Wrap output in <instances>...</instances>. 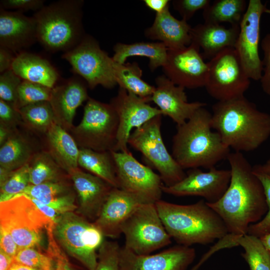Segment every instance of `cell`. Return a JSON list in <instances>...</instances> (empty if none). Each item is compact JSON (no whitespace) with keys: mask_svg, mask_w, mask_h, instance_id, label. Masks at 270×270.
I'll return each mask as SVG.
<instances>
[{"mask_svg":"<svg viewBox=\"0 0 270 270\" xmlns=\"http://www.w3.org/2000/svg\"><path fill=\"white\" fill-rule=\"evenodd\" d=\"M191 26L184 20H178L170 12L169 7L156 14L151 26L144 31L145 36L164 44L168 50L184 48L191 44Z\"/></svg>","mask_w":270,"mask_h":270,"instance_id":"24","label":"cell"},{"mask_svg":"<svg viewBox=\"0 0 270 270\" xmlns=\"http://www.w3.org/2000/svg\"><path fill=\"white\" fill-rule=\"evenodd\" d=\"M55 270H74L72 268L64 254L61 252L56 258Z\"/></svg>","mask_w":270,"mask_h":270,"instance_id":"50","label":"cell"},{"mask_svg":"<svg viewBox=\"0 0 270 270\" xmlns=\"http://www.w3.org/2000/svg\"><path fill=\"white\" fill-rule=\"evenodd\" d=\"M46 134V151L69 176L79 168V148L72 135L56 124Z\"/></svg>","mask_w":270,"mask_h":270,"instance_id":"27","label":"cell"},{"mask_svg":"<svg viewBox=\"0 0 270 270\" xmlns=\"http://www.w3.org/2000/svg\"><path fill=\"white\" fill-rule=\"evenodd\" d=\"M210 0H175L172 1L174 9L188 21L200 10H204L211 3Z\"/></svg>","mask_w":270,"mask_h":270,"instance_id":"43","label":"cell"},{"mask_svg":"<svg viewBox=\"0 0 270 270\" xmlns=\"http://www.w3.org/2000/svg\"><path fill=\"white\" fill-rule=\"evenodd\" d=\"M253 168L270 176V158L264 164L253 166Z\"/></svg>","mask_w":270,"mask_h":270,"instance_id":"53","label":"cell"},{"mask_svg":"<svg viewBox=\"0 0 270 270\" xmlns=\"http://www.w3.org/2000/svg\"><path fill=\"white\" fill-rule=\"evenodd\" d=\"M155 82L151 101L162 115L169 116L177 126L184 123L198 109L206 105L204 102H188L185 88L174 84L164 74L156 77Z\"/></svg>","mask_w":270,"mask_h":270,"instance_id":"19","label":"cell"},{"mask_svg":"<svg viewBox=\"0 0 270 270\" xmlns=\"http://www.w3.org/2000/svg\"><path fill=\"white\" fill-rule=\"evenodd\" d=\"M122 234L125 238L124 246L138 254H150L172 242L155 203L138 206L123 224Z\"/></svg>","mask_w":270,"mask_h":270,"instance_id":"10","label":"cell"},{"mask_svg":"<svg viewBox=\"0 0 270 270\" xmlns=\"http://www.w3.org/2000/svg\"><path fill=\"white\" fill-rule=\"evenodd\" d=\"M196 256L194 248L176 245L151 254H138L120 247V270H186Z\"/></svg>","mask_w":270,"mask_h":270,"instance_id":"18","label":"cell"},{"mask_svg":"<svg viewBox=\"0 0 270 270\" xmlns=\"http://www.w3.org/2000/svg\"><path fill=\"white\" fill-rule=\"evenodd\" d=\"M120 248L116 242L104 240L98 250L96 270H120Z\"/></svg>","mask_w":270,"mask_h":270,"instance_id":"40","label":"cell"},{"mask_svg":"<svg viewBox=\"0 0 270 270\" xmlns=\"http://www.w3.org/2000/svg\"><path fill=\"white\" fill-rule=\"evenodd\" d=\"M240 26L226 28L220 24L204 22L192 28V44L202 49L204 58L210 60L226 48H234L238 37Z\"/></svg>","mask_w":270,"mask_h":270,"instance_id":"25","label":"cell"},{"mask_svg":"<svg viewBox=\"0 0 270 270\" xmlns=\"http://www.w3.org/2000/svg\"><path fill=\"white\" fill-rule=\"evenodd\" d=\"M207 258H208V256L206 254L204 255V256H203L200 259V261L196 265L192 267L190 270H198L202 263L206 261Z\"/></svg>","mask_w":270,"mask_h":270,"instance_id":"57","label":"cell"},{"mask_svg":"<svg viewBox=\"0 0 270 270\" xmlns=\"http://www.w3.org/2000/svg\"><path fill=\"white\" fill-rule=\"evenodd\" d=\"M245 0H216L204 10V22L220 24L229 23L231 26H240L246 10Z\"/></svg>","mask_w":270,"mask_h":270,"instance_id":"32","label":"cell"},{"mask_svg":"<svg viewBox=\"0 0 270 270\" xmlns=\"http://www.w3.org/2000/svg\"><path fill=\"white\" fill-rule=\"evenodd\" d=\"M200 50L192 43L181 49H168L166 62L162 67L164 75L174 84L184 88L204 87L208 65Z\"/></svg>","mask_w":270,"mask_h":270,"instance_id":"17","label":"cell"},{"mask_svg":"<svg viewBox=\"0 0 270 270\" xmlns=\"http://www.w3.org/2000/svg\"><path fill=\"white\" fill-rule=\"evenodd\" d=\"M211 124L223 142L236 152L253 151L270 136V114L244 96L215 103Z\"/></svg>","mask_w":270,"mask_h":270,"instance_id":"2","label":"cell"},{"mask_svg":"<svg viewBox=\"0 0 270 270\" xmlns=\"http://www.w3.org/2000/svg\"><path fill=\"white\" fill-rule=\"evenodd\" d=\"M146 203L134 195L114 188L93 222L104 236L118 238L122 234L125 221L138 206Z\"/></svg>","mask_w":270,"mask_h":270,"instance_id":"21","label":"cell"},{"mask_svg":"<svg viewBox=\"0 0 270 270\" xmlns=\"http://www.w3.org/2000/svg\"><path fill=\"white\" fill-rule=\"evenodd\" d=\"M22 122L18 110L11 104L0 99V124L16 129Z\"/></svg>","mask_w":270,"mask_h":270,"instance_id":"44","label":"cell"},{"mask_svg":"<svg viewBox=\"0 0 270 270\" xmlns=\"http://www.w3.org/2000/svg\"><path fill=\"white\" fill-rule=\"evenodd\" d=\"M227 160L231 173L229 186L220 200L206 202L222 219L228 234L240 236L264 217L268 207L262 184L242 153L230 152Z\"/></svg>","mask_w":270,"mask_h":270,"instance_id":"1","label":"cell"},{"mask_svg":"<svg viewBox=\"0 0 270 270\" xmlns=\"http://www.w3.org/2000/svg\"><path fill=\"white\" fill-rule=\"evenodd\" d=\"M230 170L212 168L208 172L192 168L184 178L169 186L163 185V192L176 196H197L208 203L220 200L226 190L230 180Z\"/></svg>","mask_w":270,"mask_h":270,"instance_id":"16","label":"cell"},{"mask_svg":"<svg viewBox=\"0 0 270 270\" xmlns=\"http://www.w3.org/2000/svg\"><path fill=\"white\" fill-rule=\"evenodd\" d=\"M18 110L22 123L33 131L46 134L54 124H56L48 101L30 104Z\"/></svg>","mask_w":270,"mask_h":270,"instance_id":"34","label":"cell"},{"mask_svg":"<svg viewBox=\"0 0 270 270\" xmlns=\"http://www.w3.org/2000/svg\"><path fill=\"white\" fill-rule=\"evenodd\" d=\"M150 102V99L140 98L119 88L117 95L110 103L118 118L117 142L114 151H128V140L132 130L153 118L162 114L158 108L148 104Z\"/></svg>","mask_w":270,"mask_h":270,"instance_id":"15","label":"cell"},{"mask_svg":"<svg viewBox=\"0 0 270 270\" xmlns=\"http://www.w3.org/2000/svg\"><path fill=\"white\" fill-rule=\"evenodd\" d=\"M30 184L66 180L68 174L46 150L38 152L29 162Z\"/></svg>","mask_w":270,"mask_h":270,"instance_id":"33","label":"cell"},{"mask_svg":"<svg viewBox=\"0 0 270 270\" xmlns=\"http://www.w3.org/2000/svg\"><path fill=\"white\" fill-rule=\"evenodd\" d=\"M155 204L167 232L179 245L208 244L228 234L222 219L204 200L186 205L160 200Z\"/></svg>","mask_w":270,"mask_h":270,"instance_id":"4","label":"cell"},{"mask_svg":"<svg viewBox=\"0 0 270 270\" xmlns=\"http://www.w3.org/2000/svg\"><path fill=\"white\" fill-rule=\"evenodd\" d=\"M113 60L120 64L125 63L132 56H144L149 59L148 66L151 71L164 66L168 48L160 42H136L131 44L118 42L114 47Z\"/></svg>","mask_w":270,"mask_h":270,"instance_id":"28","label":"cell"},{"mask_svg":"<svg viewBox=\"0 0 270 270\" xmlns=\"http://www.w3.org/2000/svg\"><path fill=\"white\" fill-rule=\"evenodd\" d=\"M261 48L264 54L262 60L264 74L260 80L263 91L270 96V33L262 38Z\"/></svg>","mask_w":270,"mask_h":270,"instance_id":"45","label":"cell"},{"mask_svg":"<svg viewBox=\"0 0 270 270\" xmlns=\"http://www.w3.org/2000/svg\"><path fill=\"white\" fill-rule=\"evenodd\" d=\"M142 70L136 62L114 63V76L119 88L140 98L151 100L156 86L142 78Z\"/></svg>","mask_w":270,"mask_h":270,"instance_id":"31","label":"cell"},{"mask_svg":"<svg viewBox=\"0 0 270 270\" xmlns=\"http://www.w3.org/2000/svg\"><path fill=\"white\" fill-rule=\"evenodd\" d=\"M78 164L79 166L114 188H118L116 164L112 151L98 152L79 148Z\"/></svg>","mask_w":270,"mask_h":270,"instance_id":"30","label":"cell"},{"mask_svg":"<svg viewBox=\"0 0 270 270\" xmlns=\"http://www.w3.org/2000/svg\"><path fill=\"white\" fill-rule=\"evenodd\" d=\"M253 172L262 184L268 210L260 222L249 226L248 234L260 238L264 235L270 234V176L254 168Z\"/></svg>","mask_w":270,"mask_h":270,"instance_id":"41","label":"cell"},{"mask_svg":"<svg viewBox=\"0 0 270 270\" xmlns=\"http://www.w3.org/2000/svg\"><path fill=\"white\" fill-rule=\"evenodd\" d=\"M82 0H62L44 6L32 16L37 40L50 52H67L86 34L82 24Z\"/></svg>","mask_w":270,"mask_h":270,"instance_id":"5","label":"cell"},{"mask_svg":"<svg viewBox=\"0 0 270 270\" xmlns=\"http://www.w3.org/2000/svg\"><path fill=\"white\" fill-rule=\"evenodd\" d=\"M13 258L0 249V270H10Z\"/></svg>","mask_w":270,"mask_h":270,"instance_id":"51","label":"cell"},{"mask_svg":"<svg viewBox=\"0 0 270 270\" xmlns=\"http://www.w3.org/2000/svg\"><path fill=\"white\" fill-rule=\"evenodd\" d=\"M37 152L30 140L16 130L0 146V166L16 170L29 164Z\"/></svg>","mask_w":270,"mask_h":270,"instance_id":"29","label":"cell"},{"mask_svg":"<svg viewBox=\"0 0 270 270\" xmlns=\"http://www.w3.org/2000/svg\"><path fill=\"white\" fill-rule=\"evenodd\" d=\"M10 270H38L13 262Z\"/></svg>","mask_w":270,"mask_h":270,"instance_id":"55","label":"cell"},{"mask_svg":"<svg viewBox=\"0 0 270 270\" xmlns=\"http://www.w3.org/2000/svg\"><path fill=\"white\" fill-rule=\"evenodd\" d=\"M43 0H2L0 8L4 10H16L24 12L28 10L38 11L44 6Z\"/></svg>","mask_w":270,"mask_h":270,"instance_id":"46","label":"cell"},{"mask_svg":"<svg viewBox=\"0 0 270 270\" xmlns=\"http://www.w3.org/2000/svg\"><path fill=\"white\" fill-rule=\"evenodd\" d=\"M0 203V226L10 234L19 250L40 248L44 230L54 224L50 220L24 196Z\"/></svg>","mask_w":270,"mask_h":270,"instance_id":"6","label":"cell"},{"mask_svg":"<svg viewBox=\"0 0 270 270\" xmlns=\"http://www.w3.org/2000/svg\"><path fill=\"white\" fill-rule=\"evenodd\" d=\"M118 128V118L113 106L89 98L81 122L70 132L80 148L114 151Z\"/></svg>","mask_w":270,"mask_h":270,"instance_id":"8","label":"cell"},{"mask_svg":"<svg viewBox=\"0 0 270 270\" xmlns=\"http://www.w3.org/2000/svg\"><path fill=\"white\" fill-rule=\"evenodd\" d=\"M260 238L266 249L270 252V234L264 235Z\"/></svg>","mask_w":270,"mask_h":270,"instance_id":"56","label":"cell"},{"mask_svg":"<svg viewBox=\"0 0 270 270\" xmlns=\"http://www.w3.org/2000/svg\"><path fill=\"white\" fill-rule=\"evenodd\" d=\"M208 72L204 88L218 101L228 100L244 96L250 85L234 48H226L208 62Z\"/></svg>","mask_w":270,"mask_h":270,"instance_id":"12","label":"cell"},{"mask_svg":"<svg viewBox=\"0 0 270 270\" xmlns=\"http://www.w3.org/2000/svg\"><path fill=\"white\" fill-rule=\"evenodd\" d=\"M14 171L0 166V186L2 185L8 180Z\"/></svg>","mask_w":270,"mask_h":270,"instance_id":"54","label":"cell"},{"mask_svg":"<svg viewBox=\"0 0 270 270\" xmlns=\"http://www.w3.org/2000/svg\"><path fill=\"white\" fill-rule=\"evenodd\" d=\"M162 114H159L134 129L128 144L142 153L159 173L165 186H172L186 176L184 170L168 152L161 134Z\"/></svg>","mask_w":270,"mask_h":270,"instance_id":"9","label":"cell"},{"mask_svg":"<svg viewBox=\"0 0 270 270\" xmlns=\"http://www.w3.org/2000/svg\"><path fill=\"white\" fill-rule=\"evenodd\" d=\"M52 88L22 80L18 91L15 108L18 110L26 106L50 100Z\"/></svg>","mask_w":270,"mask_h":270,"instance_id":"38","label":"cell"},{"mask_svg":"<svg viewBox=\"0 0 270 270\" xmlns=\"http://www.w3.org/2000/svg\"><path fill=\"white\" fill-rule=\"evenodd\" d=\"M70 176L78 198V212L84 218L94 222L114 187L80 168Z\"/></svg>","mask_w":270,"mask_h":270,"instance_id":"20","label":"cell"},{"mask_svg":"<svg viewBox=\"0 0 270 270\" xmlns=\"http://www.w3.org/2000/svg\"><path fill=\"white\" fill-rule=\"evenodd\" d=\"M36 42V25L33 16L0 8V46L18 54Z\"/></svg>","mask_w":270,"mask_h":270,"instance_id":"23","label":"cell"},{"mask_svg":"<svg viewBox=\"0 0 270 270\" xmlns=\"http://www.w3.org/2000/svg\"><path fill=\"white\" fill-rule=\"evenodd\" d=\"M89 98L86 84L80 77L74 76L52 90L49 102L56 122L67 132L74 126L76 109Z\"/></svg>","mask_w":270,"mask_h":270,"instance_id":"22","label":"cell"},{"mask_svg":"<svg viewBox=\"0 0 270 270\" xmlns=\"http://www.w3.org/2000/svg\"><path fill=\"white\" fill-rule=\"evenodd\" d=\"M0 249L14 258L19 250L18 247L10 234L0 226Z\"/></svg>","mask_w":270,"mask_h":270,"instance_id":"47","label":"cell"},{"mask_svg":"<svg viewBox=\"0 0 270 270\" xmlns=\"http://www.w3.org/2000/svg\"><path fill=\"white\" fill-rule=\"evenodd\" d=\"M170 0H144L146 6L150 10L160 14L163 12L169 7Z\"/></svg>","mask_w":270,"mask_h":270,"instance_id":"49","label":"cell"},{"mask_svg":"<svg viewBox=\"0 0 270 270\" xmlns=\"http://www.w3.org/2000/svg\"><path fill=\"white\" fill-rule=\"evenodd\" d=\"M58 243L70 256L80 261L88 270H96V251L104 236L92 222L73 212L62 215L53 228Z\"/></svg>","mask_w":270,"mask_h":270,"instance_id":"7","label":"cell"},{"mask_svg":"<svg viewBox=\"0 0 270 270\" xmlns=\"http://www.w3.org/2000/svg\"><path fill=\"white\" fill-rule=\"evenodd\" d=\"M74 192L72 184L65 180L37 185L29 184L22 193L16 196H24L47 204Z\"/></svg>","mask_w":270,"mask_h":270,"instance_id":"36","label":"cell"},{"mask_svg":"<svg viewBox=\"0 0 270 270\" xmlns=\"http://www.w3.org/2000/svg\"><path fill=\"white\" fill-rule=\"evenodd\" d=\"M12 69L22 80L52 88L60 78L58 72L47 59L25 51L16 54Z\"/></svg>","mask_w":270,"mask_h":270,"instance_id":"26","label":"cell"},{"mask_svg":"<svg viewBox=\"0 0 270 270\" xmlns=\"http://www.w3.org/2000/svg\"><path fill=\"white\" fill-rule=\"evenodd\" d=\"M14 262L38 270H55L56 262L46 250L30 247L19 250L13 258Z\"/></svg>","mask_w":270,"mask_h":270,"instance_id":"37","label":"cell"},{"mask_svg":"<svg viewBox=\"0 0 270 270\" xmlns=\"http://www.w3.org/2000/svg\"><path fill=\"white\" fill-rule=\"evenodd\" d=\"M62 58L70 64L73 72L83 78L91 89L98 85L111 88L117 84L114 76V62L90 36L86 34L75 48L63 53Z\"/></svg>","mask_w":270,"mask_h":270,"instance_id":"11","label":"cell"},{"mask_svg":"<svg viewBox=\"0 0 270 270\" xmlns=\"http://www.w3.org/2000/svg\"><path fill=\"white\" fill-rule=\"evenodd\" d=\"M116 166L118 188L147 203L161 200L162 180L152 168L139 162L129 150L112 151Z\"/></svg>","mask_w":270,"mask_h":270,"instance_id":"13","label":"cell"},{"mask_svg":"<svg viewBox=\"0 0 270 270\" xmlns=\"http://www.w3.org/2000/svg\"><path fill=\"white\" fill-rule=\"evenodd\" d=\"M266 6L260 0H250L240 24V30L234 48L250 79L260 80L263 66L258 46L260 24Z\"/></svg>","mask_w":270,"mask_h":270,"instance_id":"14","label":"cell"},{"mask_svg":"<svg viewBox=\"0 0 270 270\" xmlns=\"http://www.w3.org/2000/svg\"><path fill=\"white\" fill-rule=\"evenodd\" d=\"M10 50L0 46V72L12 69L16 54Z\"/></svg>","mask_w":270,"mask_h":270,"instance_id":"48","label":"cell"},{"mask_svg":"<svg viewBox=\"0 0 270 270\" xmlns=\"http://www.w3.org/2000/svg\"><path fill=\"white\" fill-rule=\"evenodd\" d=\"M30 184V166L28 164L15 170L0 186V202L9 200L22 193Z\"/></svg>","mask_w":270,"mask_h":270,"instance_id":"39","label":"cell"},{"mask_svg":"<svg viewBox=\"0 0 270 270\" xmlns=\"http://www.w3.org/2000/svg\"><path fill=\"white\" fill-rule=\"evenodd\" d=\"M16 129H12L0 124V146H2Z\"/></svg>","mask_w":270,"mask_h":270,"instance_id":"52","label":"cell"},{"mask_svg":"<svg viewBox=\"0 0 270 270\" xmlns=\"http://www.w3.org/2000/svg\"><path fill=\"white\" fill-rule=\"evenodd\" d=\"M237 242L244 250L242 256L250 270H270V252L260 238L247 234L239 236Z\"/></svg>","mask_w":270,"mask_h":270,"instance_id":"35","label":"cell"},{"mask_svg":"<svg viewBox=\"0 0 270 270\" xmlns=\"http://www.w3.org/2000/svg\"><path fill=\"white\" fill-rule=\"evenodd\" d=\"M264 13L270 14V9L266 8L264 10Z\"/></svg>","mask_w":270,"mask_h":270,"instance_id":"58","label":"cell"},{"mask_svg":"<svg viewBox=\"0 0 270 270\" xmlns=\"http://www.w3.org/2000/svg\"><path fill=\"white\" fill-rule=\"evenodd\" d=\"M22 79L10 69L0 74V99L16 106L18 88Z\"/></svg>","mask_w":270,"mask_h":270,"instance_id":"42","label":"cell"},{"mask_svg":"<svg viewBox=\"0 0 270 270\" xmlns=\"http://www.w3.org/2000/svg\"><path fill=\"white\" fill-rule=\"evenodd\" d=\"M211 118L212 114L204 106L177 126L172 155L184 170L200 167L209 170L227 159L230 148L219 134L212 130Z\"/></svg>","mask_w":270,"mask_h":270,"instance_id":"3","label":"cell"}]
</instances>
